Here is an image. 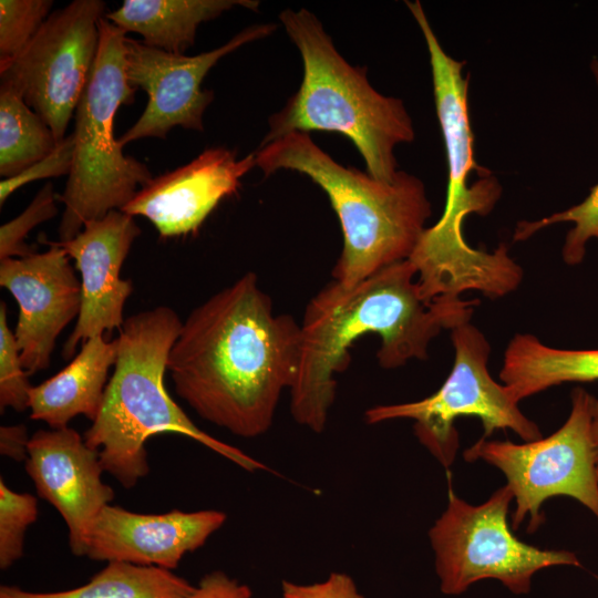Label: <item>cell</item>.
Wrapping results in <instances>:
<instances>
[{
	"instance_id": "1",
	"label": "cell",
	"mask_w": 598,
	"mask_h": 598,
	"mask_svg": "<svg viewBox=\"0 0 598 598\" xmlns=\"http://www.w3.org/2000/svg\"><path fill=\"white\" fill-rule=\"evenodd\" d=\"M299 348L300 324L274 311L249 271L188 315L167 370L177 395L202 419L251 439L272 425L293 384Z\"/></svg>"
},
{
	"instance_id": "2",
	"label": "cell",
	"mask_w": 598,
	"mask_h": 598,
	"mask_svg": "<svg viewBox=\"0 0 598 598\" xmlns=\"http://www.w3.org/2000/svg\"><path fill=\"white\" fill-rule=\"evenodd\" d=\"M416 269L406 259L389 265L354 286L332 280L307 305L300 323L296 378L290 388L293 420L321 433L334 402L337 381L350 362L349 348L364 334L380 337L379 364L395 369L427 358L443 329L470 322L478 300L426 302Z\"/></svg>"
},
{
	"instance_id": "3",
	"label": "cell",
	"mask_w": 598,
	"mask_h": 598,
	"mask_svg": "<svg viewBox=\"0 0 598 598\" xmlns=\"http://www.w3.org/2000/svg\"><path fill=\"white\" fill-rule=\"evenodd\" d=\"M182 324L172 308L159 306L125 319L115 339L114 371L100 412L83 437L99 451L104 472L124 488H133L148 474L146 442L162 433L187 436L246 471L268 470L197 427L168 394L164 375Z\"/></svg>"
},
{
	"instance_id": "4",
	"label": "cell",
	"mask_w": 598,
	"mask_h": 598,
	"mask_svg": "<svg viewBox=\"0 0 598 598\" xmlns=\"http://www.w3.org/2000/svg\"><path fill=\"white\" fill-rule=\"evenodd\" d=\"M266 175L291 169L307 175L327 194L343 235L333 280L354 286L378 270L406 260L431 216L423 182L399 171L391 183L342 166L305 132L288 133L255 152Z\"/></svg>"
},
{
	"instance_id": "5",
	"label": "cell",
	"mask_w": 598,
	"mask_h": 598,
	"mask_svg": "<svg viewBox=\"0 0 598 598\" xmlns=\"http://www.w3.org/2000/svg\"><path fill=\"white\" fill-rule=\"evenodd\" d=\"M279 19L301 54L303 78L287 104L269 118L260 146L291 132H337L358 148L368 174L393 182L399 172L393 150L415 137L403 102L375 91L367 69L346 61L309 10L286 9Z\"/></svg>"
},
{
	"instance_id": "6",
	"label": "cell",
	"mask_w": 598,
	"mask_h": 598,
	"mask_svg": "<svg viewBox=\"0 0 598 598\" xmlns=\"http://www.w3.org/2000/svg\"><path fill=\"white\" fill-rule=\"evenodd\" d=\"M405 3L430 54L435 107L448 169L444 212L432 227H426L410 260L425 283L458 289L481 280L492 264L489 252L467 244L463 221L473 213L488 214L501 197L502 187L491 174L467 185L471 171L482 169L473 157L467 102L470 76L462 74L464 62L453 59L441 47L420 1Z\"/></svg>"
},
{
	"instance_id": "7",
	"label": "cell",
	"mask_w": 598,
	"mask_h": 598,
	"mask_svg": "<svg viewBox=\"0 0 598 598\" xmlns=\"http://www.w3.org/2000/svg\"><path fill=\"white\" fill-rule=\"evenodd\" d=\"M99 28L97 56L74 113L72 168L58 196L64 205L59 241L75 237L90 220L122 210L153 179L148 167L126 156L114 136L115 113L136 92L125 75L126 32L105 16Z\"/></svg>"
},
{
	"instance_id": "8",
	"label": "cell",
	"mask_w": 598,
	"mask_h": 598,
	"mask_svg": "<svg viewBox=\"0 0 598 598\" xmlns=\"http://www.w3.org/2000/svg\"><path fill=\"white\" fill-rule=\"evenodd\" d=\"M447 476L446 509L429 530L444 595H461L483 579H497L513 594L525 595L540 569L581 567L571 551L540 549L513 534L507 515L514 496L507 485L496 489L486 502L472 505L454 493L448 471Z\"/></svg>"
},
{
	"instance_id": "9",
	"label": "cell",
	"mask_w": 598,
	"mask_h": 598,
	"mask_svg": "<svg viewBox=\"0 0 598 598\" xmlns=\"http://www.w3.org/2000/svg\"><path fill=\"white\" fill-rule=\"evenodd\" d=\"M451 339L454 364L436 392L414 402L372 406L364 413L365 422L412 420L420 443L447 471L460 446L454 425L460 417H478L484 439L496 430H512L525 442L542 439L538 425L523 414L505 385L492 378L487 367L491 347L485 336L465 322L451 330Z\"/></svg>"
},
{
	"instance_id": "10",
	"label": "cell",
	"mask_w": 598,
	"mask_h": 598,
	"mask_svg": "<svg viewBox=\"0 0 598 598\" xmlns=\"http://www.w3.org/2000/svg\"><path fill=\"white\" fill-rule=\"evenodd\" d=\"M590 395L571 391V410L551 435L522 444L481 437L463 453L466 462L482 460L506 477L516 504L512 525L528 517L527 532L544 522L543 503L568 496L586 506L598 520V476L590 430Z\"/></svg>"
},
{
	"instance_id": "11",
	"label": "cell",
	"mask_w": 598,
	"mask_h": 598,
	"mask_svg": "<svg viewBox=\"0 0 598 598\" xmlns=\"http://www.w3.org/2000/svg\"><path fill=\"white\" fill-rule=\"evenodd\" d=\"M104 10L101 0H75L50 13L25 49L0 69V84L19 93L58 142L90 80Z\"/></svg>"
},
{
	"instance_id": "12",
	"label": "cell",
	"mask_w": 598,
	"mask_h": 598,
	"mask_svg": "<svg viewBox=\"0 0 598 598\" xmlns=\"http://www.w3.org/2000/svg\"><path fill=\"white\" fill-rule=\"evenodd\" d=\"M274 23L248 27L228 42L197 55L174 54L125 39V75L134 89L146 92L148 100L138 120L118 138L122 146L133 141L165 138L175 126L203 131V115L212 103V91L203 90L208 71L238 48L268 37Z\"/></svg>"
},
{
	"instance_id": "13",
	"label": "cell",
	"mask_w": 598,
	"mask_h": 598,
	"mask_svg": "<svg viewBox=\"0 0 598 598\" xmlns=\"http://www.w3.org/2000/svg\"><path fill=\"white\" fill-rule=\"evenodd\" d=\"M44 243L50 246L44 252L0 260V286L19 306L13 333L28 374L50 365L56 338L78 319L82 303L70 257L53 241Z\"/></svg>"
},
{
	"instance_id": "14",
	"label": "cell",
	"mask_w": 598,
	"mask_h": 598,
	"mask_svg": "<svg viewBox=\"0 0 598 598\" xmlns=\"http://www.w3.org/2000/svg\"><path fill=\"white\" fill-rule=\"evenodd\" d=\"M25 471L64 519L72 554L85 556L92 525L115 495L102 481L99 451L69 426L39 430L30 437Z\"/></svg>"
},
{
	"instance_id": "15",
	"label": "cell",
	"mask_w": 598,
	"mask_h": 598,
	"mask_svg": "<svg viewBox=\"0 0 598 598\" xmlns=\"http://www.w3.org/2000/svg\"><path fill=\"white\" fill-rule=\"evenodd\" d=\"M140 234L134 217L115 209L87 221L72 239L53 241L74 259L81 275V310L63 346L64 359L74 355L79 343L122 328L124 305L133 286L121 278V268Z\"/></svg>"
},
{
	"instance_id": "16",
	"label": "cell",
	"mask_w": 598,
	"mask_h": 598,
	"mask_svg": "<svg viewBox=\"0 0 598 598\" xmlns=\"http://www.w3.org/2000/svg\"><path fill=\"white\" fill-rule=\"evenodd\" d=\"M226 519L227 515L217 509L141 514L110 504L92 525L85 556L96 561L173 571L186 554L204 546Z\"/></svg>"
},
{
	"instance_id": "17",
	"label": "cell",
	"mask_w": 598,
	"mask_h": 598,
	"mask_svg": "<svg viewBox=\"0 0 598 598\" xmlns=\"http://www.w3.org/2000/svg\"><path fill=\"white\" fill-rule=\"evenodd\" d=\"M255 166V153L237 159L226 147L206 148L188 164L153 178L122 212L147 218L164 238L194 233Z\"/></svg>"
},
{
	"instance_id": "18",
	"label": "cell",
	"mask_w": 598,
	"mask_h": 598,
	"mask_svg": "<svg viewBox=\"0 0 598 598\" xmlns=\"http://www.w3.org/2000/svg\"><path fill=\"white\" fill-rule=\"evenodd\" d=\"M116 355L115 340L109 342L103 336H96L83 342L65 368L31 388L30 417L45 422L51 429L66 427L78 415L93 422L100 412L109 371L115 364Z\"/></svg>"
},
{
	"instance_id": "19",
	"label": "cell",
	"mask_w": 598,
	"mask_h": 598,
	"mask_svg": "<svg viewBox=\"0 0 598 598\" xmlns=\"http://www.w3.org/2000/svg\"><path fill=\"white\" fill-rule=\"evenodd\" d=\"M235 6L251 10L258 1L247 0H125L105 18L125 32H135L143 43L174 54H184L195 41L200 23Z\"/></svg>"
},
{
	"instance_id": "20",
	"label": "cell",
	"mask_w": 598,
	"mask_h": 598,
	"mask_svg": "<svg viewBox=\"0 0 598 598\" xmlns=\"http://www.w3.org/2000/svg\"><path fill=\"white\" fill-rule=\"evenodd\" d=\"M499 379L517 403L561 383L598 381V349L553 348L517 333L504 352Z\"/></svg>"
},
{
	"instance_id": "21",
	"label": "cell",
	"mask_w": 598,
	"mask_h": 598,
	"mask_svg": "<svg viewBox=\"0 0 598 598\" xmlns=\"http://www.w3.org/2000/svg\"><path fill=\"white\" fill-rule=\"evenodd\" d=\"M194 587L172 570L110 561L87 582L73 589L34 592L2 585L0 598H184Z\"/></svg>"
},
{
	"instance_id": "22",
	"label": "cell",
	"mask_w": 598,
	"mask_h": 598,
	"mask_svg": "<svg viewBox=\"0 0 598 598\" xmlns=\"http://www.w3.org/2000/svg\"><path fill=\"white\" fill-rule=\"evenodd\" d=\"M43 118L9 86L0 85V175L13 177L58 145Z\"/></svg>"
},
{
	"instance_id": "23",
	"label": "cell",
	"mask_w": 598,
	"mask_h": 598,
	"mask_svg": "<svg viewBox=\"0 0 598 598\" xmlns=\"http://www.w3.org/2000/svg\"><path fill=\"white\" fill-rule=\"evenodd\" d=\"M590 68L598 85L597 59H592ZM564 221L573 223L574 227L566 235L561 255L567 265L575 266L582 261L587 241L591 238L598 240V184L578 205L539 220L519 221L514 233V240H525L543 228Z\"/></svg>"
},
{
	"instance_id": "24",
	"label": "cell",
	"mask_w": 598,
	"mask_h": 598,
	"mask_svg": "<svg viewBox=\"0 0 598 598\" xmlns=\"http://www.w3.org/2000/svg\"><path fill=\"white\" fill-rule=\"evenodd\" d=\"M52 6L51 0L0 1V69L25 49L50 16Z\"/></svg>"
},
{
	"instance_id": "25",
	"label": "cell",
	"mask_w": 598,
	"mask_h": 598,
	"mask_svg": "<svg viewBox=\"0 0 598 598\" xmlns=\"http://www.w3.org/2000/svg\"><path fill=\"white\" fill-rule=\"evenodd\" d=\"M38 517L37 497L18 493L0 480V568L6 570L18 561L24 551V537Z\"/></svg>"
},
{
	"instance_id": "26",
	"label": "cell",
	"mask_w": 598,
	"mask_h": 598,
	"mask_svg": "<svg viewBox=\"0 0 598 598\" xmlns=\"http://www.w3.org/2000/svg\"><path fill=\"white\" fill-rule=\"evenodd\" d=\"M23 368L20 350L8 324L7 306L0 302V409L17 412L29 409L31 385Z\"/></svg>"
},
{
	"instance_id": "27",
	"label": "cell",
	"mask_w": 598,
	"mask_h": 598,
	"mask_svg": "<svg viewBox=\"0 0 598 598\" xmlns=\"http://www.w3.org/2000/svg\"><path fill=\"white\" fill-rule=\"evenodd\" d=\"M55 197L53 185L47 183L20 215L0 227V260L34 252L25 238L34 227L58 214Z\"/></svg>"
},
{
	"instance_id": "28",
	"label": "cell",
	"mask_w": 598,
	"mask_h": 598,
	"mask_svg": "<svg viewBox=\"0 0 598 598\" xmlns=\"http://www.w3.org/2000/svg\"><path fill=\"white\" fill-rule=\"evenodd\" d=\"M73 156L74 137L71 133L58 143L51 154L20 174L1 181L0 205L2 206L12 193L28 183L49 177L69 175L72 168Z\"/></svg>"
},
{
	"instance_id": "29",
	"label": "cell",
	"mask_w": 598,
	"mask_h": 598,
	"mask_svg": "<svg viewBox=\"0 0 598 598\" xmlns=\"http://www.w3.org/2000/svg\"><path fill=\"white\" fill-rule=\"evenodd\" d=\"M281 598H364L353 578L333 571L324 580L312 584L281 582Z\"/></svg>"
},
{
	"instance_id": "30",
	"label": "cell",
	"mask_w": 598,
	"mask_h": 598,
	"mask_svg": "<svg viewBox=\"0 0 598 598\" xmlns=\"http://www.w3.org/2000/svg\"><path fill=\"white\" fill-rule=\"evenodd\" d=\"M249 586L231 578L221 570L202 577L198 585L184 598H251Z\"/></svg>"
},
{
	"instance_id": "31",
	"label": "cell",
	"mask_w": 598,
	"mask_h": 598,
	"mask_svg": "<svg viewBox=\"0 0 598 598\" xmlns=\"http://www.w3.org/2000/svg\"><path fill=\"white\" fill-rule=\"evenodd\" d=\"M30 437L24 424L0 427V453L13 461H27Z\"/></svg>"
},
{
	"instance_id": "32",
	"label": "cell",
	"mask_w": 598,
	"mask_h": 598,
	"mask_svg": "<svg viewBox=\"0 0 598 598\" xmlns=\"http://www.w3.org/2000/svg\"><path fill=\"white\" fill-rule=\"evenodd\" d=\"M590 430L595 455L596 472L598 476V399L590 395Z\"/></svg>"
}]
</instances>
